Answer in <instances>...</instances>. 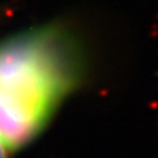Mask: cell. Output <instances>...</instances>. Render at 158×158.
<instances>
[{
    "label": "cell",
    "instance_id": "obj_1",
    "mask_svg": "<svg viewBox=\"0 0 158 158\" xmlns=\"http://www.w3.org/2000/svg\"><path fill=\"white\" fill-rule=\"evenodd\" d=\"M81 79L74 42L42 27L0 42V140L7 151L32 142Z\"/></svg>",
    "mask_w": 158,
    "mask_h": 158
},
{
    "label": "cell",
    "instance_id": "obj_2",
    "mask_svg": "<svg viewBox=\"0 0 158 158\" xmlns=\"http://www.w3.org/2000/svg\"><path fill=\"white\" fill-rule=\"evenodd\" d=\"M0 158H8V151H7V148L4 147L2 140H0Z\"/></svg>",
    "mask_w": 158,
    "mask_h": 158
}]
</instances>
